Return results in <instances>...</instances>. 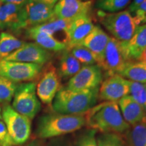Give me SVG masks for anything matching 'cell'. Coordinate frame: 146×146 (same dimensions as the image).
Returning a JSON list of instances; mask_svg holds the SVG:
<instances>
[{"instance_id":"cb8c5ba5","label":"cell","mask_w":146,"mask_h":146,"mask_svg":"<svg viewBox=\"0 0 146 146\" xmlns=\"http://www.w3.org/2000/svg\"><path fill=\"white\" fill-rule=\"evenodd\" d=\"M70 23V21H65L56 17L43 25L34 27H35L37 30L46 33L54 37L55 35L58 33H63L67 36V31Z\"/></svg>"},{"instance_id":"4dcf8cb0","label":"cell","mask_w":146,"mask_h":146,"mask_svg":"<svg viewBox=\"0 0 146 146\" xmlns=\"http://www.w3.org/2000/svg\"><path fill=\"white\" fill-rule=\"evenodd\" d=\"M96 133L97 131L95 129L85 131L76 139V146H98Z\"/></svg>"},{"instance_id":"52a82bcc","label":"cell","mask_w":146,"mask_h":146,"mask_svg":"<svg viewBox=\"0 0 146 146\" xmlns=\"http://www.w3.org/2000/svg\"><path fill=\"white\" fill-rule=\"evenodd\" d=\"M43 66L21 62L0 61V76L6 78L15 83L31 82L39 77Z\"/></svg>"},{"instance_id":"ac0fdd59","label":"cell","mask_w":146,"mask_h":146,"mask_svg":"<svg viewBox=\"0 0 146 146\" xmlns=\"http://www.w3.org/2000/svg\"><path fill=\"white\" fill-rule=\"evenodd\" d=\"M118 104L122 116L129 125L146 124L145 111L130 95L122 98Z\"/></svg>"},{"instance_id":"9c48e42d","label":"cell","mask_w":146,"mask_h":146,"mask_svg":"<svg viewBox=\"0 0 146 146\" xmlns=\"http://www.w3.org/2000/svg\"><path fill=\"white\" fill-rule=\"evenodd\" d=\"M103 80V72L98 64L83 66L69 80L67 89L73 91L91 90L98 88Z\"/></svg>"},{"instance_id":"f35d334b","label":"cell","mask_w":146,"mask_h":146,"mask_svg":"<svg viewBox=\"0 0 146 146\" xmlns=\"http://www.w3.org/2000/svg\"><path fill=\"white\" fill-rule=\"evenodd\" d=\"M52 146H73V145L68 143H66V142H64V143H59L54 144Z\"/></svg>"},{"instance_id":"8d00e7d4","label":"cell","mask_w":146,"mask_h":146,"mask_svg":"<svg viewBox=\"0 0 146 146\" xmlns=\"http://www.w3.org/2000/svg\"><path fill=\"white\" fill-rule=\"evenodd\" d=\"M25 146H43V142L40 140L35 139L33 140V141H31L30 143H29L27 145Z\"/></svg>"},{"instance_id":"7c38bea8","label":"cell","mask_w":146,"mask_h":146,"mask_svg":"<svg viewBox=\"0 0 146 146\" xmlns=\"http://www.w3.org/2000/svg\"><path fill=\"white\" fill-rule=\"evenodd\" d=\"M129 95V81L119 74L108 76L99 88L98 98L105 102L120 101Z\"/></svg>"},{"instance_id":"74e56055","label":"cell","mask_w":146,"mask_h":146,"mask_svg":"<svg viewBox=\"0 0 146 146\" xmlns=\"http://www.w3.org/2000/svg\"><path fill=\"white\" fill-rule=\"evenodd\" d=\"M139 62H141L145 64L146 65V48L144 50V51L142 52V54L141 56H140L139 58L137 60Z\"/></svg>"},{"instance_id":"8992f818","label":"cell","mask_w":146,"mask_h":146,"mask_svg":"<svg viewBox=\"0 0 146 146\" xmlns=\"http://www.w3.org/2000/svg\"><path fill=\"white\" fill-rule=\"evenodd\" d=\"M1 116L13 145L27 142L31 133V120L16 112L10 104L3 105Z\"/></svg>"},{"instance_id":"ab89813d","label":"cell","mask_w":146,"mask_h":146,"mask_svg":"<svg viewBox=\"0 0 146 146\" xmlns=\"http://www.w3.org/2000/svg\"><path fill=\"white\" fill-rule=\"evenodd\" d=\"M1 110H1V106H0V120L2 119V116H1Z\"/></svg>"},{"instance_id":"60d3db41","label":"cell","mask_w":146,"mask_h":146,"mask_svg":"<svg viewBox=\"0 0 146 146\" xmlns=\"http://www.w3.org/2000/svg\"><path fill=\"white\" fill-rule=\"evenodd\" d=\"M2 1H3V0H0V1H1V3H2Z\"/></svg>"},{"instance_id":"83f0119b","label":"cell","mask_w":146,"mask_h":146,"mask_svg":"<svg viewBox=\"0 0 146 146\" xmlns=\"http://www.w3.org/2000/svg\"><path fill=\"white\" fill-rule=\"evenodd\" d=\"M17 83L0 76V104H9L13 98Z\"/></svg>"},{"instance_id":"44dd1931","label":"cell","mask_w":146,"mask_h":146,"mask_svg":"<svg viewBox=\"0 0 146 146\" xmlns=\"http://www.w3.org/2000/svg\"><path fill=\"white\" fill-rule=\"evenodd\" d=\"M59 62L58 74L60 77H72L81 68V64L74 57L68 49L62 51Z\"/></svg>"},{"instance_id":"4fadbf2b","label":"cell","mask_w":146,"mask_h":146,"mask_svg":"<svg viewBox=\"0 0 146 146\" xmlns=\"http://www.w3.org/2000/svg\"><path fill=\"white\" fill-rule=\"evenodd\" d=\"M52 55L35 43H25L3 60L43 65L50 61Z\"/></svg>"},{"instance_id":"277c9868","label":"cell","mask_w":146,"mask_h":146,"mask_svg":"<svg viewBox=\"0 0 146 146\" xmlns=\"http://www.w3.org/2000/svg\"><path fill=\"white\" fill-rule=\"evenodd\" d=\"M100 23L110 33L125 46L133 36L139 24L135 18L129 10L120 11L114 13H106L99 11Z\"/></svg>"},{"instance_id":"ffe728a7","label":"cell","mask_w":146,"mask_h":146,"mask_svg":"<svg viewBox=\"0 0 146 146\" xmlns=\"http://www.w3.org/2000/svg\"><path fill=\"white\" fill-rule=\"evenodd\" d=\"M123 48L129 62L137 61L146 48V24L138 26L132 38Z\"/></svg>"},{"instance_id":"836d02e7","label":"cell","mask_w":146,"mask_h":146,"mask_svg":"<svg viewBox=\"0 0 146 146\" xmlns=\"http://www.w3.org/2000/svg\"><path fill=\"white\" fill-rule=\"evenodd\" d=\"M146 0H133L132 3H131V5L129 7V12H130L131 14H133L137 10V8L139 6L141 3H143L144 1H145Z\"/></svg>"},{"instance_id":"7bdbcfd3","label":"cell","mask_w":146,"mask_h":146,"mask_svg":"<svg viewBox=\"0 0 146 146\" xmlns=\"http://www.w3.org/2000/svg\"><path fill=\"white\" fill-rule=\"evenodd\" d=\"M1 1H0V4H1Z\"/></svg>"},{"instance_id":"e575fe53","label":"cell","mask_w":146,"mask_h":146,"mask_svg":"<svg viewBox=\"0 0 146 146\" xmlns=\"http://www.w3.org/2000/svg\"><path fill=\"white\" fill-rule=\"evenodd\" d=\"M27 0H3L2 3H11L18 5H24Z\"/></svg>"},{"instance_id":"9a60e30c","label":"cell","mask_w":146,"mask_h":146,"mask_svg":"<svg viewBox=\"0 0 146 146\" xmlns=\"http://www.w3.org/2000/svg\"><path fill=\"white\" fill-rule=\"evenodd\" d=\"M91 4V1L58 0L54 8L55 16L60 19L72 21L80 16L89 14Z\"/></svg>"},{"instance_id":"6da1fadb","label":"cell","mask_w":146,"mask_h":146,"mask_svg":"<svg viewBox=\"0 0 146 146\" xmlns=\"http://www.w3.org/2000/svg\"><path fill=\"white\" fill-rule=\"evenodd\" d=\"M84 116L89 129L102 133H123L131 127L122 116L117 102H102L89 110Z\"/></svg>"},{"instance_id":"f1b7e54d","label":"cell","mask_w":146,"mask_h":146,"mask_svg":"<svg viewBox=\"0 0 146 146\" xmlns=\"http://www.w3.org/2000/svg\"><path fill=\"white\" fill-rule=\"evenodd\" d=\"M129 94L146 112V83L129 81Z\"/></svg>"},{"instance_id":"f546056e","label":"cell","mask_w":146,"mask_h":146,"mask_svg":"<svg viewBox=\"0 0 146 146\" xmlns=\"http://www.w3.org/2000/svg\"><path fill=\"white\" fill-rule=\"evenodd\" d=\"M98 146H126L123 139L116 133H102L97 137Z\"/></svg>"},{"instance_id":"d6a6232c","label":"cell","mask_w":146,"mask_h":146,"mask_svg":"<svg viewBox=\"0 0 146 146\" xmlns=\"http://www.w3.org/2000/svg\"><path fill=\"white\" fill-rule=\"evenodd\" d=\"M137 22L139 25H140V21L142 18L143 17L144 15L146 14V1H144L143 3H141L139 6L137 8V10L133 14Z\"/></svg>"},{"instance_id":"603a6c76","label":"cell","mask_w":146,"mask_h":146,"mask_svg":"<svg viewBox=\"0 0 146 146\" xmlns=\"http://www.w3.org/2000/svg\"><path fill=\"white\" fill-rule=\"evenodd\" d=\"M25 44V42L8 32L0 34V61L3 60Z\"/></svg>"},{"instance_id":"d4e9b609","label":"cell","mask_w":146,"mask_h":146,"mask_svg":"<svg viewBox=\"0 0 146 146\" xmlns=\"http://www.w3.org/2000/svg\"><path fill=\"white\" fill-rule=\"evenodd\" d=\"M127 142L129 146H146V124L132 125L127 131Z\"/></svg>"},{"instance_id":"7a4b0ae2","label":"cell","mask_w":146,"mask_h":146,"mask_svg":"<svg viewBox=\"0 0 146 146\" xmlns=\"http://www.w3.org/2000/svg\"><path fill=\"white\" fill-rule=\"evenodd\" d=\"M99 94V87L91 90L73 91L60 89L53 100L55 112L63 114H84L96 106Z\"/></svg>"},{"instance_id":"8fae6325","label":"cell","mask_w":146,"mask_h":146,"mask_svg":"<svg viewBox=\"0 0 146 146\" xmlns=\"http://www.w3.org/2000/svg\"><path fill=\"white\" fill-rule=\"evenodd\" d=\"M24 5L11 3L0 4V29L8 30L18 33L24 29H27Z\"/></svg>"},{"instance_id":"b9f144b4","label":"cell","mask_w":146,"mask_h":146,"mask_svg":"<svg viewBox=\"0 0 146 146\" xmlns=\"http://www.w3.org/2000/svg\"><path fill=\"white\" fill-rule=\"evenodd\" d=\"M80 1H85V0H80Z\"/></svg>"},{"instance_id":"2e32d148","label":"cell","mask_w":146,"mask_h":146,"mask_svg":"<svg viewBox=\"0 0 146 146\" xmlns=\"http://www.w3.org/2000/svg\"><path fill=\"white\" fill-rule=\"evenodd\" d=\"M95 25L89 14H85L72 20L67 31V49L79 45L90 33Z\"/></svg>"},{"instance_id":"484cf974","label":"cell","mask_w":146,"mask_h":146,"mask_svg":"<svg viewBox=\"0 0 146 146\" xmlns=\"http://www.w3.org/2000/svg\"><path fill=\"white\" fill-rule=\"evenodd\" d=\"M131 0H96L95 7L100 11L114 13L123 10Z\"/></svg>"},{"instance_id":"5bb4252c","label":"cell","mask_w":146,"mask_h":146,"mask_svg":"<svg viewBox=\"0 0 146 146\" xmlns=\"http://www.w3.org/2000/svg\"><path fill=\"white\" fill-rule=\"evenodd\" d=\"M23 8L27 29L43 25L56 18L54 7L45 3L27 0Z\"/></svg>"},{"instance_id":"1f68e13d","label":"cell","mask_w":146,"mask_h":146,"mask_svg":"<svg viewBox=\"0 0 146 146\" xmlns=\"http://www.w3.org/2000/svg\"><path fill=\"white\" fill-rule=\"evenodd\" d=\"M0 146H14L4 122L0 120Z\"/></svg>"},{"instance_id":"7402d4cb","label":"cell","mask_w":146,"mask_h":146,"mask_svg":"<svg viewBox=\"0 0 146 146\" xmlns=\"http://www.w3.org/2000/svg\"><path fill=\"white\" fill-rule=\"evenodd\" d=\"M118 74L131 81L146 83V65L139 61L128 62Z\"/></svg>"},{"instance_id":"d6986e66","label":"cell","mask_w":146,"mask_h":146,"mask_svg":"<svg viewBox=\"0 0 146 146\" xmlns=\"http://www.w3.org/2000/svg\"><path fill=\"white\" fill-rule=\"evenodd\" d=\"M26 36L28 39L33 40L36 44L47 51L62 52L67 49V45L64 43L46 33L37 30L35 27L27 29Z\"/></svg>"},{"instance_id":"5b68a950","label":"cell","mask_w":146,"mask_h":146,"mask_svg":"<svg viewBox=\"0 0 146 146\" xmlns=\"http://www.w3.org/2000/svg\"><path fill=\"white\" fill-rule=\"evenodd\" d=\"M36 83H19L13 97L12 107L16 112L32 120L41 110V102L36 92Z\"/></svg>"},{"instance_id":"4316f807","label":"cell","mask_w":146,"mask_h":146,"mask_svg":"<svg viewBox=\"0 0 146 146\" xmlns=\"http://www.w3.org/2000/svg\"><path fill=\"white\" fill-rule=\"evenodd\" d=\"M69 50L70 51L71 54L74 56V57L83 66L97 64L94 55L83 45H75Z\"/></svg>"},{"instance_id":"ba28073f","label":"cell","mask_w":146,"mask_h":146,"mask_svg":"<svg viewBox=\"0 0 146 146\" xmlns=\"http://www.w3.org/2000/svg\"><path fill=\"white\" fill-rule=\"evenodd\" d=\"M36 85V92L39 100L45 104H50L60 89V76L52 63L47 64L40 73Z\"/></svg>"},{"instance_id":"3957f363","label":"cell","mask_w":146,"mask_h":146,"mask_svg":"<svg viewBox=\"0 0 146 146\" xmlns=\"http://www.w3.org/2000/svg\"><path fill=\"white\" fill-rule=\"evenodd\" d=\"M86 125L84 114L72 115L53 113L39 118L36 135L40 139L56 137L73 133Z\"/></svg>"},{"instance_id":"30bf717a","label":"cell","mask_w":146,"mask_h":146,"mask_svg":"<svg viewBox=\"0 0 146 146\" xmlns=\"http://www.w3.org/2000/svg\"><path fill=\"white\" fill-rule=\"evenodd\" d=\"M128 62L127 56L121 43L112 36H110L106 47L104 59L101 66L102 70L106 72L107 76L118 74Z\"/></svg>"},{"instance_id":"d590c367","label":"cell","mask_w":146,"mask_h":146,"mask_svg":"<svg viewBox=\"0 0 146 146\" xmlns=\"http://www.w3.org/2000/svg\"><path fill=\"white\" fill-rule=\"evenodd\" d=\"M31 1H36V2H40L42 3H45V4L54 7L55 5L56 4V3L58 1V0H31Z\"/></svg>"},{"instance_id":"e0dca14e","label":"cell","mask_w":146,"mask_h":146,"mask_svg":"<svg viewBox=\"0 0 146 146\" xmlns=\"http://www.w3.org/2000/svg\"><path fill=\"white\" fill-rule=\"evenodd\" d=\"M110 36L99 26H95L92 31L84 39L79 45L87 47L96 58L97 64L100 66L104 59L106 47Z\"/></svg>"}]
</instances>
